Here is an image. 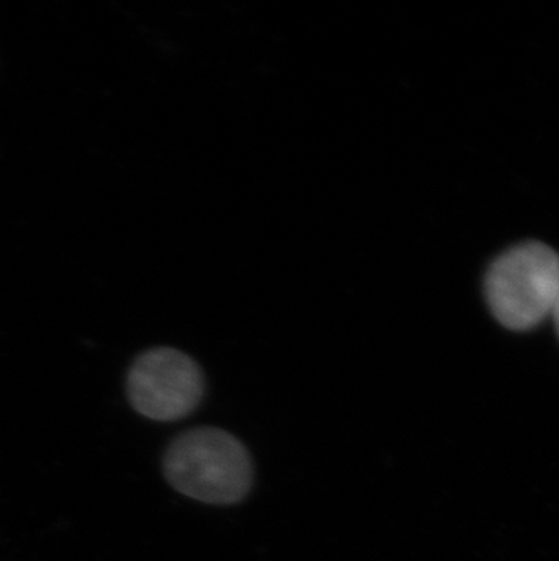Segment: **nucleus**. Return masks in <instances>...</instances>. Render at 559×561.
Returning <instances> with one entry per match:
<instances>
[{
    "instance_id": "f03ea898",
    "label": "nucleus",
    "mask_w": 559,
    "mask_h": 561,
    "mask_svg": "<svg viewBox=\"0 0 559 561\" xmlns=\"http://www.w3.org/2000/svg\"><path fill=\"white\" fill-rule=\"evenodd\" d=\"M559 295V254L541 242H523L500 254L486 276V297L498 322L528 331L550 317Z\"/></svg>"
},
{
    "instance_id": "20e7f679",
    "label": "nucleus",
    "mask_w": 559,
    "mask_h": 561,
    "mask_svg": "<svg viewBox=\"0 0 559 561\" xmlns=\"http://www.w3.org/2000/svg\"><path fill=\"white\" fill-rule=\"evenodd\" d=\"M550 317H552V320H555L556 329H558L559 334V295L558 300H556L555 309H552V312H550Z\"/></svg>"
},
{
    "instance_id": "f257e3e1",
    "label": "nucleus",
    "mask_w": 559,
    "mask_h": 561,
    "mask_svg": "<svg viewBox=\"0 0 559 561\" xmlns=\"http://www.w3.org/2000/svg\"><path fill=\"white\" fill-rule=\"evenodd\" d=\"M164 474L180 494L209 505L242 502L253 485L248 449L217 427L176 436L166 450Z\"/></svg>"
},
{
    "instance_id": "7ed1b4c3",
    "label": "nucleus",
    "mask_w": 559,
    "mask_h": 561,
    "mask_svg": "<svg viewBox=\"0 0 559 561\" xmlns=\"http://www.w3.org/2000/svg\"><path fill=\"white\" fill-rule=\"evenodd\" d=\"M133 409L155 422H176L201 405L206 380L191 356L171 347H155L133 362L127 373Z\"/></svg>"
}]
</instances>
